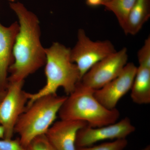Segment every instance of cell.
<instances>
[{
	"label": "cell",
	"mask_w": 150,
	"mask_h": 150,
	"mask_svg": "<svg viewBox=\"0 0 150 150\" xmlns=\"http://www.w3.org/2000/svg\"><path fill=\"white\" fill-rule=\"evenodd\" d=\"M137 69L134 63H127L117 77L95 90L96 98L108 109H115L119 100L131 90Z\"/></svg>",
	"instance_id": "cell-9"
},
{
	"label": "cell",
	"mask_w": 150,
	"mask_h": 150,
	"mask_svg": "<svg viewBox=\"0 0 150 150\" xmlns=\"http://www.w3.org/2000/svg\"><path fill=\"white\" fill-rule=\"evenodd\" d=\"M0 150H26L21 143L19 139H0Z\"/></svg>",
	"instance_id": "cell-18"
},
{
	"label": "cell",
	"mask_w": 150,
	"mask_h": 150,
	"mask_svg": "<svg viewBox=\"0 0 150 150\" xmlns=\"http://www.w3.org/2000/svg\"><path fill=\"white\" fill-rule=\"evenodd\" d=\"M70 51V48L58 42L45 48L46 83L35 93H28L26 107L39 98L56 94L60 88L64 89L67 96L74 91L81 79L77 67L71 60Z\"/></svg>",
	"instance_id": "cell-2"
},
{
	"label": "cell",
	"mask_w": 150,
	"mask_h": 150,
	"mask_svg": "<svg viewBox=\"0 0 150 150\" xmlns=\"http://www.w3.org/2000/svg\"><path fill=\"white\" fill-rule=\"evenodd\" d=\"M133 102L139 105L150 103V68L139 66L131 89Z\"/></svg>",
	"instance_id": "cell-13"
},
{
	"label": "cell",
	"mask_w": 150,
	"mask_h": 150,
	"mask_svg": "<svg viewBox=\"0 0 150 150\" xmlns=\"http://www.w3.org/2000/svg\"><path fill=\"white\" fill-rule=\"evenodd\" d=\"M141 150H150V145H148L146 146L143 148Z\"/></svg>",
	"instance_id": "cell-22"
},
{
	"label": "cell",
	"mask_w": 150,
	"mask_h": 150,
	"mask_svg": "<svg viewBox=\"0 0 150 150\" xmlns=\"http://www.w3.org/2000/svg\"><path fill=\"white\" fill-rule=\"evenodd\" d=\"M139 66L150 68V36L146 38L144 45L137 54Z\"/></svg>",
	"instance_id": "cell-17"
},
{
	"label": "cell",
	"mask_w": 150,
	"mask_h": 150,
	"mask_svg": "<svg viewBox=\"0 0 150 150\" xmlns=\"http://www.w3.org/2000/svg\"><path fill=\"white\" fill-rule=\"evenodd\" d=\"M115 51L110 40L93 41L81 28L78 30L77 41L71 49L70 55L72 62L78 67L81 79L94 65Z\"/></svg>",
	"instance_id": "cell-5"
},
{
	"label": "cell",
	"mask_w": 150,
	"mask_h": 150,
	"mask_svg": "<svg viewBox=\"0 0 150 150\" xmlns=\"http://www.w3.org/2000/svg\"><path fill=\"white\" fill-rule=\"evenodd\" d=\"M6 92V89H4L0 88V103L5 96Z\"/></svg>",
	"instance_id": "cell-20"
},
{
	"label": "cell",
	"mask_w": 150,
	"mask_h": 150,
	"mask_svg": "<svg viewBox=\"0 0 150 150\" xmlns=\"http://www.w3.org/2000/svg\"><path fill=\"white\" fill-rule=\"evenodd\" d=\"M94 91L79 82L59 110L60 119L84 121L93 128L117 122L120 115L119 110L105 107L96 98Z\"/></svg>",
	"instance_id": "cell-3"
},
{
	"label": "cell",
	"mask_w": 150,
	"mask_h": 150,
	"mask_svg": "<svg viewBox=\"0 0 150 150\" xmlns=\"http://www.w3.org/2000/svg\"><path fill=\"white\" fill-rule=\"evenodd\" d=\"M135 131L136 128L128 117L102 127L86 126L78 132L76 146L77 148L89 146L104 140L126 139Z\"/></svg>",
	"instance_id": "cell-8"
},
{
	"label": "cell",
	"mask_w": 150,
	"mask_h": 150,
	"mask_svg": "<svg viewBox=\"0 0 150 150\" xmlns=\"http://www.w3.org/2000/svg\"><path fill=\"white\" fill-rule=\"evenodd\" d=\"M25 148L26 150H57L48 141L45 134L33 139Z\"/></svg>",
	"instance_id": "cell-16"
},
{
	"label": "cell",
	"mask_w": 150,
	"mask_h": 150,
	"mask_svg": "<svg viewBox=\"0 0 150 150\" xmlns=\"http://www.w3.org/2000/svg\"><path fill=\"white\" fill-rule=\"evenodd\" d=\"M150 17V0H136L123 30L126 35L139 33Z\"/></svg>",
	"instance_id": "cell-12"
},
{
	"label": "cell",
	"mask_w": 150,
	"mask_h": 150,
	"mask_svg": "<svg viewBox=\"0 0 150 150\" xmlns=\"http://www.w3.org/2000/svg\"><path fill=\"white\" fill-rule=\"evenodd\" d=\"M19 29L17 22L9 26L0 22V88L4 89H6L8 84V74L14 61L13 49Z\"/></svg>",
	"instance_id": "cell-11"
},
{
	"label": "cell",
	"mask_w": 150,
	"mask_h": 150,
	"mask_svg": "<svg viewBox=\"0 0 150 150\" xmlns=\"http://www.w3.org/2000/svg\"><path fill=\"white\" fill-rule=\"evenodd\" d=\"M127 48L124 47L94 65L80 81L94 90L99 89L120 74L128 63Z\"/></svg>",
	"instance_id": "cell-7"
},
{
	"label": "cell",
	"mask_w": 150,
	"mask_h": 150,
	"mask_svg": "<svg viewBox=\"0 0 150 150\" xmlns=\"http://www.w3.org/2000/svg\"><path fill=\"white\" fill-rule=\"evenodd\" d=\"M86 3L89 6L95 7L102 6L103 1L102 0H86Z\"/></svg>",
	"instance_id": "cell-19"
},
{
	"label": "cell",
	"mask_w": 150,
	"mask_h": 150,
	"mask_svg": "<svg viewBox=\"0 0 150 150\" xmlns=\"http://www.w3.org/2000/svg\"><path fill=\"white\" fill-rule=\"evenodd\" d=\"M24 81L8 82L5 96L0 103V124L4 129V139H12L20 116L26 109L28 93L23 90Z\"/></svg>",
	"instance_id": "cell-6"
},
{
	"label": "cell",
	"mask_w": 150,
	"mask_h": 150,
	"mask_svg": "<svg viewBox=\"0 0 150 150\" xmlns=\"http://www.w3.org/2000/svg\"><path fill=\"white\" fill-rule=\"evenodd\" d=\"M126 139L114 140L94 146L77 148V150H123L128 145Z\"/></svg>",
	"instance_id": "cell-15"
},
{
	"label": "cell",
	"mask_w": 150,
	"mask_h": 150,
	"mask_svg": "<svg viewBox=\"0 0 150 150\" xmlns=\"http://www.w3.org/2000/svg\"><path fill=\"white\" fill-rule=\"evenodd\" d=\"M136 0H109L102 6L105 9L112 12L116 16L122 29L126 25L129 14Z\"/></svg>",
	"instance_id": "cell-14"
},
{
	"label": "cell",
	"mask_w": 150,
	"mask_h": 150,
	"mask_svg": "<svg viewBox=\"0 0 150 150\" xmlns=\"http://www.w3.org/2000/svg\"><path fill=\"white\" fill-rule=\"evenodd\" d=\"M88 126L83 121L60 119L53 123L45 134L57 150H77V134L80 129Z\"/></svg>",
	"instance_id": "cell-10"
},
{
	"label": "cell",
	"mask_w": 150,
	"mask_h": 150,
	"mask_svg": "<svg viewBox=\"0 0 150 150\" xmlns=\"http://www.w3.org/2000/svg\"><path fill=\"white\" fill-rule=\"evenodd\" d=\"M5 130L3 126L0 124V139H4Z\"/></svg>",
	"instance_id": "cell-21"
},
{
	"label": "cell",
	"mask_w": 150,
	"mask_h": 150,
	"mask_svg": "<svg viewBox=\"0 0 150 150\" xmlns=\"http://www.w3.org/2000/svg\"><path fill=\"white\" fill-rule=\"evenodd\" d=\"M8 1H11V3H13L16 0H8Z\"/></svg>",
	"instance_id": "cell-24"
},
{
	"label": "cell",
	"mask_w": 150,
	"mask_h": 150,
	"mask_svg": "<svg viewBox=\"0 0 150 150\" xmlns=\"http://www.w3.org/2000/svg\"><path fill=\"white\" fill-rule=\"evenodd\" d=\"M109 1V0H102L103 4V3L107 1Z\"/></svg>",
	"instance_id": "cell-23"
},
{
	"label": "cell",
	"mask_w": 150,
	"mask_h": 150,
	"mask_svg": "<svg viewBox=\"0 0 150 150\" xmlns=\"http://www.w3.org/2000/svg\"><path fill=\"white\" fill-rule=\"evenodd\" d=\"M67 98L57 93L48 95L38 98L26 107L14 129L24 147L36 137L46 134L55 122Z\"/></svg>",
	"instance_id": "cell-4"
},
{
	"label": "cell",
	"mask_w": 150,
	"mask_h": 150,
	"mask_svg": "<svg viewBox=\"0 0 150 150\" xmlns=\"http://www.w3.org/2000/svg\"><path fill=\"white\" fill-rule=\"evenodd\" d=\"M19 25L14 44V61L8 70V82L25 79L45 65V48L40 42V22L36 15L20 2L11 3Z\"/></svg>",
	"instance_id": "cell-1"
}]
</instances>
